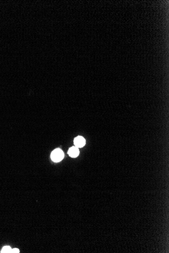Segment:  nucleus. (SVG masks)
Here are the masks:
<instances>
[{
  "mask_svg": "<svg viewBox=\"0 0 169 253\" xmlns=\"http://www.w3.org/2000/svg\"><path fill=\"white\" fill-rule=\"evenodd\" d=\"M64 156L63 151L60 149H56L52 152L51 158L54 162H59L63 159Z\"/></svg>",
  "mask_w": 169,
  "mask_h": 253,
  "instance_id": "f257e3e1",
  "label": "nucleus"
},
{
  "mask_svg": "<svg viewBox=\"0 0 169 253\" xmlns=\"http://www.w3.org/2000/svg\"><path fill=\"white\" fill-rule=\"evenodd\" d=\"M74 144L76 147L77 148H82L85 145L86 140L82 137L79 136L76 137L74 139Z\"/></svg>",
  "mask_w": 169,
  "mask_h": 253,
  "instance_id": "f03ea898",
  "label": "nucleus"
},
{
  "mask_svg": "<svg viewBox=\"0 0 169 253\" xmlns=\"http://www.w3.org/2000/svg\"><path fill=\"white\" fill-rule=\"evenodd\" d=\"M68 154L72 158H76L79 155V150L77 147H72L69 149Z\"/></svg>",
  "mask_w": 169,
  "mask_h": 253,
  "instance_id": "7ed1b4c3",
  "label": "nucleus"
},
{
  "mask_svg": "<svg viewBox=\"0 0 169 253\" xmlns=\"http://www.w3.org/2000/svg\"><path fill=\"white\" fill-rule=\"evenodd\" d=\"M12 249L9 246H5L2 249V251L1 252V253H11Z\"/></svg>",
  "mask_w": 169,
  "mask_h": 253,
  "instance_id": "20e7f679",
  "label": "nucleus"
},
{
  "mask_svg": "<svg viewBox=\"0 0 169 253\" xmlns=\"http://www.w3.org/2000/svg\"><path fill=\"white\" fill-rule=\"evenodd\" d=\"M19 252H20L19 249H17V248L12 249V251H11V253H19Z\"/></svg>",
  "mask_w": 169,
  "mask_h": 253,
  "instance_id": "39448f33",
  "label": "nucleus"
}]
</instances>
